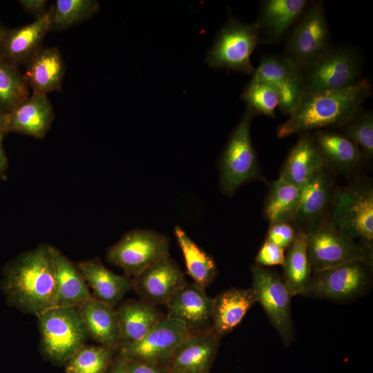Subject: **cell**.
<instances>
[{"instance_id": "cell-12", "label": "cell", "mask_w": 373, "mask_h": 373, "mask_svg": "<svg viewBox=\"0 0 373 373\" xmlns=\"http://www.w3.org/2000/svg\"><path fill=\"white\" fill-rule=\"evenodd\" d=\"M252 287L257 302L263 307L283 343L289 345L294 338L291 298L281 276L265 267H251Z\"/></svg>"}, {"instance_id": "cell-11", "label": "cell", "mask_w": 373, "mask_h": 373, "mask_svg": "<svg viewBox=\"0 0 373 373\" xmlns=\"http://www.w3.org/2000/svg\"><path fill=\"white\" fill-rule=\"evenodd\" d=\"M167 237L155 231L133 229L107 251L106 259L134 277L169 254Z\"/></svg>"}, {"instance_id": "cell-23", "label": "cell", "mask_w": 373, "mask_h": 373, "mask_svg": "<svg viewBox=\"0 0 373 373\" xmlns=\"http://www.w3.org/2000/svg\"><path fill=\"white\" fill-rule=\"evenodd\" d=\"M50 253L56 283L55 306L78 307L94 298L77 267L58 249L50 246Z\"/></svg>"}, {"instance_id": "cell-28", "label": "cell", "mask_w": 373, "mask_h": 373, "mask_svg": "<svg viewBox=\"0 0 373 373\" xmlns=\"http://www.w3.org/2000/svg\"><path fill=\"white\" fill-rule=\"evenodd\" d=\"M115 312L121 346L140 341L164 317L155 305L143 300H127Z\"/></svg>"}, {"instance_id": "cell-37", "label": "cell", "mask_w": 373, "mask_h": 373, "mask_svg": "<svg viewBox=\"0 0 373 373\" xmlns=\"http://www.w3.org/2000/svg\"><path fill=\"white\" fill-rule=\"evenodd\" d=\"M241 98L255 115L261 114L275 117V109L279 104L276 89L269 84L251 81L244 90Z\"/></svg>"}, {"instance_id": "cell-20", "label": "cell", "mask_w": 373, "mask_h": 373, "mask_svg": "<svg viewBox=\"0 0 373 373\" xmlns=\"http://www.w3.org/2000/svg\"><path fill=\"white\" fill-rule=\"evenodd\" d=\"M8 115L10 132L42 138L51 126L54 112L47 95L32 92Z\"/></svg>"}, {"instance_id": "cell-7", "label": "cell", "mask_w": 373, "mask_h": 373, "mask_svg": "<svg viewBox=\"0 0 373 373\" xmlns=\"http://www.w3.org/2000/svg\"><path fill=\"white\" fill-rule=\"evenodd\" d=\"M262 41L256 23L245 24L231 17L217 34L206 61L213 68H226L245 74L253 73L255 68L250 57Z\"/></svg>"}, {"instance_id": "cell-17", "label": "cell", "mask_w": 373, "mask_h": 373, "mask_svg": "<svg viewBox=\"0 0 373 373\" xmlns=\"http://www.w3.org/2000/svg\"><path fill=\"white\" fill-rule=\"evenodd\" d=\"M219 338L212 329L204 332L189 331L169 358V370L180 373H207Z\"/></svg>"}, {"instance_id": "cell-10", "label": "cell", "mask_w": 373, "mask_h": 373, "mask_svg": "<svg viewBox=\"0 0 373 373\" xmlns=\"http://www.w3.org/2000/svg\"><path fill=\"white\" fill-rule=\"evenodd\" d=\"M329 47V31L324 4L322 1H315L298 19L289 37L283 55L302 70Z\"/></svg>"}, {"instance_id": "cell-41", "label": "cell", "mask_w": 373, "mask_h": 373, "mask_svg": "<svg viewBox=\"0 0 373 373\" xmlns=\"http://www.w3.org/2000/svg\"><path fill=\"white\" fill-rule=\"evenodd\" d=\"M19 3L24 11L32 15L36 19L45 15L49 9L47 8L46 0H20Z\"/></svg>"}, {"instance_id": "cell-18", "label": "cell", "mask_w": 373, "mask_h": 373, "mask_svg": "<svg viewBox=\"0 0 373 373\" xmlns=\"http://www.w3.org/2000/svg\"><path fill=\"white\" fill-rule=\"evenodd\" d=\"M195 283H185L167 300L166 316L181 321L189 331L198 329L211 320L213 298Z\"/></svg>"}, {"instance_id": "cell-15", "label": "cell", "mask_w": 373, "mask_h": 373, "mask_svg": "<svg viewBox=\"0 0 373 373\" xmlns=\"http://www.w3.org/2000/svg\"><path fill=\"white\" fill-rule=\"evenodd\" d=\"M326 169L301 186L298 207L291 221L296 231L308 233L327 220L335 192L333 180Z\"/></svg>"}, {"instance_id": "cell-25", "label": "cell", "mask_w": 373, "mask_h": 373, "mask_svg": "<svg viewBox=\"0 0 373 373\" xmlns=\"http://www.w3.org/2000/svg\"><path fill=\"white\" fill-rule=\"evenodd\" d=\"M77 267L92 289L94 298L113 307L133 287V281L128 276L115 274L97 260L80 262Z\"/></svg>"}, {"instance_id": "cell-42", "label": "cell", "mask_w": 373, "mask_h": 373, "mask_svg": "<svg viewBox=\"0 0 373 373\" xmlns=\"http://www.w3.org/2000/svg\"><path fill=\"white\" fill-rule=\"evenodd\" d=\"M9 132L8 113L0 111V143H2L3 137Z\"/></svg>"}, {"instance_id": "cell-5", "label": "cell", "mask_w": 373, "mask_h": 373, "mask_svg": "<svg viewBox=\"0 0 373 373\" xmlns=\"http://www.w3.org/2000/svg\"><path fill=\"white\" fill-rule=\"evenodd\" d=\"M43 352L54 362L68 361L88 336L77 307L55 306L37 315Z\"/></svg>"}, {"instance_id": "cell-2", "label": "cell", "mask_w": 373, "mask_h": 373, "mask_svg": "<svg viewBox=\"0 0 373 373\" xmlns=\"http://www.w3.org/2000/svg\"><path fill=\"white\" fill-rule=\"evenodd\" d=\"M372 84L367 78L340 90L323 93H304L280 124L276 135L284 138L327 127H341L361 108L372 94Z\"/></svg>"}, {"instance_id": "cell-43", "label": "cell", "mask_w": 373, "mask_h": 373, "mask_svg": "<svg viewBox=\"0 0 373 373\" xmlns=\"http://www.w3.org/2000/svg\"><path fill=\"white\" fill-rule=\"evenodd\" d=\"M8 167V160L2 143H0V175L4 173Z\"/></svg>"}, {"instance_id": "cell-44", "label": "cell", "mask_w": 373, "mask_h": 373, "mask_svg": "<svg viewBox=\"0 0 373 373\" xmlns=\"http://www.w3.org/2000/svg\"><path fill=\"white\" fill-rule=\"evenodd\" d=\"M109 373H128L124 360L122 358L109 372Z\"/></svg>"}, {"instance_id": "cell-6", "label": "cell", "mask_w": 373, "mask_h": 373, "mask_svg": "<svg viewBox=\"0 0 373 373\" xmlns=\"http://www.w3.org/2000/svg\"><path fill=\"white\" fill-rule=\"evenodd\" d=\"M359 53L347 46L329 47L301 70L304 93H323L351 87L361 79Z\"/></svg>"}, {"instance_id": "cell-21", "label": "cell", "mask_w": 373, "mask_h": 373, "mask_svg": "<svg viewBox=\"0 0 373 373\" xmlns=\"http://www.w3.org/2000/svg\"><path fill=\"white\" fill-rule=\"evenodd\" d=\"M325 169L312 134L307 132L300 134L284 162L279 177L302 186Z\"/></svg>"}, {"instance_id": "cell-4", "label": "cell", "mask_w": 373, "mask_h": 373, "mask_svg": "<svg viewBox=\"0 0 373 373\" xmlns=\"http://www.w3.org/2000/svg\"><path fill=\"white\" fill-rule=\"evenodd\" d=\"M254 115L247 108L231 133L219 158L220 188L229 197L243 184L264 180L251 138L250 126Z\"/></svg>"}, {"instance_id": "cell-14", "label": "cell", "mask_w": 373, "mask_h": 373, "mask_svg": "<svg viewBox=\"0 0 373 373\" xmlns=\"http://www.w3.org/2000/svg\"><path fill=\"white\" fill-rule=\"evenodd\" d=\"M251 80L271 84L278 93V106L284 113L292 111L303 93L301 70L284 55L262 57Z\"/></svg>"}, {"instance_id": "cell-27", "label": "cell", "mask_w": 373, "mask_h": 373, "mask_svg": "<svg viewBox=\"0 0 373 373\" xmlns=\"http://www.w3.org/2000/svg\"><path fill=\"white\" fill-rule=\"evenodd\" d=\"M306 0H267L261 3L259 16L255 22L266 41L276 42L298 19L308 7Z\"/></svg>"}, {"instance_id": "cell-30", "label": "cell", "mask_w": 373, "mask_h": 373, "mask_svg": "<svg viewBox=\"0 0 373 373\" xmlns=\"http://www.w3.org/2000/svg\"><path fill=\"white\" fill-rule=\"evenodd\" d=\"M307 235L297 231L285 255L282 279L291 297L303 295L312 272L307 253Z\"/></svg>"}, {"instance_id": "cell-19", "label": "cell", "mask_w": 373, "mask_h": 373, "mask_svg": "<svg viewBox=\"0 0 373 373\" xmlns=\"http://www.w3.org/2000/svg\"><path fill=\"white\" fill-rule=\"evenodd\" d=\"M48 30H50V9L29 24L7 29L0 43V57L17 66L26 62L41 48Z\"/></svg>"}, {"instance_id": "cell-35", "label": "cell", "mask_w": 373, "mask_h": 373, "mask_svg": "<svg viewBox=\"0 0 373 373\" xmlns=\"http://www.w3.org/2000/svg\"><path fill=\"white\" fill-rule=\"evenodd\" d=\"M340 132L355 143L364 157L369 160L373 156V114L372 111L361 108L345 122Z\"/></svg>"}, {"instance_id": "cell-8", "label": "cell", "mask_w": 373, "mask_h": 373, "mask_svg": "<svg viewBox=\"0 0 373 373\" xmlns=\"http://www.w3.org/2000/svg\"><path fill=\"white\" fill-rule=\"evenodd\" d=\"M372 260H354L311 274L303 295L336 301L353 300L372 283Z\"/></svg>"}, {"instance_id": "cell-22", "label": "cell", "mask_w": 373, "mask_h": 373, "mask_svg": "<svg viewBox=\"0 0 373 373\" xmlns=\"http://www.w3.org/2000/svg\"><path fill=\"white\" fill-rule=\"evenodd\" d=\"M312 134L326 169L338 173L349 172L364 157L359 147L340 131L323 128Z\"/></svg>"}, {"instance_id": "cell-16", "label": "cell", "mask_w": 373, "mask_h": 373, "mask_svg": "<svg viewBox=\"0 0 373 373\" xmlns=\"http://www.w3.org/2000/svg\"><path fill=\"white\" fill-rule=\"evenodd\" d=\"M185 283L182 271L168 254L134 277L133 287L142 300L165 305Z\"/></svg>"}, {"instance_id": "cell-9", "label": "cell", "mask_w": 373, "mask_h": 373, "mask_svg": "<svg viewBox=\"0 0 373 373\" xmlns=\"http://www.w3.org/2000/svg\"><path fill=\"white\" fill-rule=\"evenodd\" d=\"M307 235L312 274L351 261L372 260V251L340 231L328 220Z\"/></svg>"}, {"instance_id": "cell-32", "label": "cell", "mask_w": 373, "mask_h": 373, "mask_svg": "<svg viewBox=\"0 0 373 373\" xmlns=\"http://www.w3.org/2000/svg\"><path fill=\"white\" fill-rule=\"evenodd\" d=\"M174 233L182 251L188 274L194 283L204 289L213 280L217 266L213 258L200 248L179 226Z\"/></svg>"}, {"instance_id": "cell-45", "label": "cell", "mask_w": 373, "mask_h": 373, "mask_svg": "<svg viewBox=\"0 0 373 373\" xmlns=\"http://www.w3.org/2000/svg\"><path fill=\"white\" fill-rule=\"evenodd\" d=\"M6 30L1 23H0V43L6 32Z\"/></svg>"}, {"instance_id": "cell-31", "label": "cell", "mask_w": 373, "mask_h": 373, "mask_svg": "<svg viewBox=\"0 0 373 373\" xmlns=\"http://www.w3.org/2000/svg\"><path fill=\"white\" fill-rule=\"evenodd\" d=\"M301 186L280 177L270 185L264 205V216L269 224L293 220L300 200Z\"/></svg>"}, {"instance_id": "cell-46", "label": "cell", "mask_w": 373, "mask_h": 373, "mask_svg": "<svg viewBox=\"0 0 373 373\" xmlns=\"http://www.w3.org/2000/svg\"><path fill=\"white\" fill-rule=\"evenodd\" d=\"M167 373H180V372L175 371V370H167Z\"/></svg>"}, {"instance_id": "cell-24", "label": "cell", "mask_w": 373, "mask_h": 373, "mask_svg": "<svg viewBox=\"0 0 373 373\" xmlns=\"http://www.w3.org/2000/svg\"><path fill=\"white\" fill-rule=\"evenodd\" d=\"M23 75L32 92L47 95L60 90L65 64L57 48H39L26 61Z\"/></svg>"}, {"instance_id": "cell-29", "label": "cell", "mask_w": 373, "mask_h": 373, "mask_svg": "<svg viewBox=\"0 0 373 373\" xmlns=\"http://www.w3.org/2000/svg\"><path fill=\"white\" fill-rule=\"evenodd\" d=\"M77 309L88 336L110 349L120 345V332L114 307L93 298Z\"/></svg>"}, {"instance_id": "cell-47", "label": "cell", "mask_w": 373, "mask_h": 373, "mask_svg": "<svg viewBox=\"0 0 373 373\" xmlns=\"http://www.w3.org/2000/svg\"><path fill=\"white\" fill-rule=\"evenodd\" d=\"M66 373H68V372H66Z\"/></svg>"}, {"instance_id": "cell-38", "label": "cell", "mask_w": 373, "mask_h": 373, "mask_svg": "<svg viewBox=\"0 0 373 373\" xmlns=\"http://www.w3.org/2000/svg\"><path fill=\"white\" fill-rule=\"evenodd\" d=\"M296 233V229L291 222H276L269 224L265 240L285 250L294 242Z\"/></svg>"}, {"instance_id": "cell-34", "label": "cell", "mask_w": 373, "mask_h": 373, "mask_svg": "<svg viewBox=\"0 0 373 373\" xmlns=\"http://www.w3.org/2000/svg\"><path fill=\"white\" fill-rule=\"evenodd\" d=\"M95 0H57L49 8L50 30H61L87 20L99 10Z\"/></svg>"}, {"instance_id": "cell-36", "label": "cell", "mask_w": 373, "mask_h": 373, "mask_svg": "<svg viewBox=\"0 0 373 373\" xmlns=\"http://www.w3.org/2000/svg\"><path fill=\"white\" fill-rule=\"evenodd\" d=\"M111 354L105 346L84 345L68 361V373H104Z\"/></svg>"}, {"instance_id": "cell-1", "label": "cell", "mask_w": 373, "mask_h": 373, "mask_svg": "<svg viewBox=\"0 0 373 373\" xmlns=\"http://www.w3.org/2000/svg\"><path fill=\"white\" fill-rule=\"evenodd\" d=\"M2 289L8 303L37 315L55 306L56 283L50 246L40 245L21 254L4 269Z\"/></svg>"}, {"instance_id": "cell-40", "label": "cell", "mask_w": 373, "mask_h": 373, "mask_svg": "<svg viewBox=\"0 0 373 373\" xmlns=\"http://www.w3.org/2000/svg\"><path fill=\"white\" fill-rule=\"evenodd\" d=\"M122 358L125 363L128 373H167V370L161 368L157 364L122 357Z\"/></svg>"}, {"instance_id": "cell-39", "label": "cell", "mask_w": 373, "mask_h": 373, "mask_svg": "<svg viewBox=\"0 0 373 373\" xmlns=\"http://www.w3.org/2000/svg\"><path fill=\"white\" fill-rule=\"evenodd\" d=\"M284 251L265 240L256 257V265L262 267L283 265L285 260Z\"/></svg>"}, {"instance_id": "cell-26", "label": "cell", "mask_w": 373, "mask_h": 373, "mask_svg": "<svg viewBox=\"0 0 373 373\" xmlns=\"http://www.w3.org/2000/svg\"><path fill=\"white\" fill-rule=\"evenodd\" d=\"M257 303L254 290L231 289L213 298L212 330L218 336L232 331L249 309Z\"/></svg>"}, {"instance_id": "cell-13", "label": "cell", "mask_w": 373, "mask_h": 373, "mask_svg": "<svg viewBox=\"0 0 373 373\" xmlns=\"http://www.w3.org/2000/svg\"><path fill=\"white\" fill-rule=\"evenodd\" d=\"M189 332L181 321L165 316L142 339L121 346L122 357L159 365L168 363Z\"/></svg>"}, {"instance_id": "cell-33", "label": "cell", "mask_w": 373, "mask_h": 373, "mask_svg": "<svg viewBox=\"0 0 373 373\" xmlns=\"http://www.w3.org/2000/svg\"><path fill=\"white\" fill-rule=\"evenodd\" d=\"M28 87L17 66L0 57V111L9 113L27 99Z\"/></svg>"}, {"instance_id": "cell-3", "label": "cell", "mask_w": 373, "mask_h": 373, "mask_svg": "<svg viewBox=\"0 0 373 373\" xmlns=\"http://www.w3.org/2000/svg\"><path fill=\"white\" fill-rule=\"evenodd\" d=\"M327 220L344 234L359 240L367 249L373 246V186L358 178L335 191Z\"/></svg>"}]
</instances>
